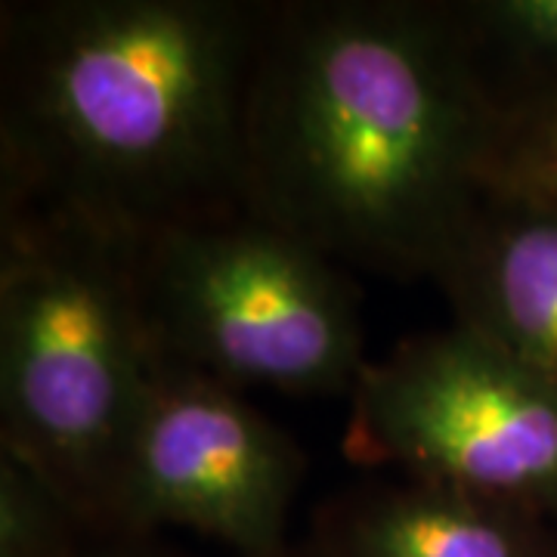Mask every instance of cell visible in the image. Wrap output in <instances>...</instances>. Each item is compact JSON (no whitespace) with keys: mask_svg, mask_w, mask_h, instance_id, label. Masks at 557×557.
<instances>
[{"mask_svg":"<svg viewBox=\"0 0 557 557\" xmlns=\"http://www.w3.org/2000/svg\"><path fill=\"white\" fill-rule=\"evenodd\" d=\"M496 109L431 0L267 3L242 208L335 263L434 276L490 183Z\"/></svg>","mask_w":557,"mask_h":557,"instance_id":"1","label":"cell"},{"mask_svg":"<svg viewBox=\"0 0 557 557\" xmlns=\"http://www.w3.org/2000/svg\"><path fill=\"white\" fill-rule=\"evenodd\" d=\"M267 3L3 7V205L143 245L242 208V119Z\"/></svg>","mask_w":557,"mask_h":557,"instance_id":"2","label":"cell"},{"mask_svg":"<svg viewBox=\"0 0 557 557\" xmlns=\"http://www.w3.org/2000/svg\"><path fill=\"white\" fill-rule=\"evenodd\" d=\"M137 248L72 214H0V449L62 490L100 536L159 359Z\"/></svg>","mask_w":557,"mask_h":557,"instance_id":"3","label":"cell"},{"mask_svg":"<svg viewBox=\"0 0 557 557\" xmlns=\"http://www.w3.org/2000/svg\"><path fill=\"white\" fill-rule=\"evenodd\" d=\"M137 273L156 354L236 391L354 394L369 366L341 263L245 208L143 242Z\"/></svg>","mask_w":557,"mask_h":557,"instance_id":"4","label":"cell"},{"mask_svg":"<svg viewBox=\"0 0 557 557\" xmlns=\"http://www.w3.org/2000/svg\"><path fill=\"white\" fill-rule=\"evenodd\" d=\"M357 458L557 523V387L465 325L403 341L354 387Z\"/></svg>","mask_w":557,"mask_h":557,"instance_id":"5","label":"cell"},{"mask_svg":"<svg viewBox=\"0 0 557 557\" xmlns=\"http://www.w3.org/2000/svg\"><path fill=\"white\" fill-rule=\"evenodd\" d=\"M295 440L230 384L159 357L102 511V536L193 530L239 557L285 552Z\"/></svg>","mask_w":557,"mask_h":557,"instance_id":"6","label":"cell"},{"mask_svg":"<svg viewBox=\"0 0 557 557\" xmlns=\"http://www.w3.org/2000/svg\"><path fill=\"white\" fill-rule=\"evenodd\" d=\"M431 278L456 325L557 387V208L490 186Z\"/></svg>","mask_w":557,"mask_h":557,"instance_id":"7","label":"cell"},{"mask_svg":"<svg viewBox=\"0 0 557 557\" xmlns=\"http://www.w3.org/2000/svg\"><path fill=\"white\" fill-rule=\"evenodd\" d=\"M552 527L515 505L406 478L335 498L313 539L332 557H557Z\"/></svg>","mask_w":557,"mask_h":557,"instance_id":"8","label":"cell"},{"mask_svg":"<svg viewBox=\"0 0 557 557\" xmlns=\"http://www.w3.org/2000/svg\"><path fill=\"white\" fill-rule=\"evenodd\" d=\"M496 115L557 94V0H443Z\"/></svg>","mask_w":557,"mask_h":557,"instance_id":"9","label":"cell"},{"mask_svg":"<svg viewBox=\"0 0 557 557\" xmlns=\"http://www.w3.org/2000/svg\"><path fill=\"white\" fill-rule=\"evenodd\" d=\"M87 533L100 536L62 490L0 449V557H78Z\"/></svg>","mask_w":557,"mask_h":557,"instance_id":"10","label":"cell"},{"mask_svg":"<svg viewBox=\"0 0 557 557\" xmlns=\"http://www.w3.org/2000/svg\"><path fill=\"white\" fill-rule=\"evenodd\" d=\"M486 183L557 208V94L496 115Z\"/></svg>","mask_w":557,"mask_h":557,"instance_id":"11","label":"cell"},{"mask_svg":"<svg viewBox=\"0 0 557 557\" xmlns=\"http://www.w3.org/2000/svg\"><path fill=\"white\" fill-rule=\"evenodd\" d=\"M78 557H164L159 548L146 545V539L102 536L97 545H87Z\"/></svg>","mask_w":557,"mask_h":557,"instance_id":"12","label":"cell"},{"mask_svg":"<svg viewBox=\"0 0 557 557\" xmlns=\"http://www.w3.org/2000/svg\"><path fill=\"white\" fill-rule=\"evenodd\" d=\"M276 557H332L322 545H319L317 539L313 542H307V545H300V548H285V552H278Z\"/></svg>","mask_w":557,"mask_h":557,"instance_id":"13","label":"cell"}]
</instances>
